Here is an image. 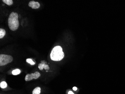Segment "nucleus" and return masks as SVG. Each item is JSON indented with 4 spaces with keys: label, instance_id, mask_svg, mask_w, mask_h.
Wrapping results in <instances>:
<instances>
[{
    "label": "nucleus",
    "instance_id": "9",
    "mask_svg": "<svg viewBox=\"0 0 125 94\" xmlns=\"http://www.w3.org/2000/svg\"><path fill=\"white\" fill-rule=\"evenodd\" d=\"M4 3L6 4V5H12L13 2L12 0H2Z\"/></svg>",
    "mask_w": 125,
    "mask_h": 94
},
{
    "label": "nucleus",
    "instance_id": "1",
    "mask_svg": "<svg viewBox=\"0 0 125 94\" xmlns=\"http://www.w3.org/2000/svg\"><path fill=\"white\" fill-rule=\"evenodd\" d=\"M18 15L17 13L12 12L8 18V25L11 31H15L18 29L19 26Z\"/></svg>",
    "mask_w": 125,
    "mask_h": 94
},
{
    "label": "nucleus",
    "instance_id": "14",
    "mask_svg": "<svg viewBox=\"0 0 125 94\" xmlns=\"http://www.w3.org/2000/svg\"><path fill=\"white\" fill-rule=\"evenodd\" d=\"M68 94H74V93H73V92L72 91H69V93H68Z\"/></svg>",
    "mask_w": 125,
    "mask_h": 94
},
{
    "label": "nucleus",
    "instance_id": "2",
    "mask_svg": "<svg viewBox=\"0 0 125 94\" xmlns=\"http://www.w3.org/2000/svg\"><path fill=\"white\" fill-rule=\"evenodd\" d=\"M64 56L62 48L59 46L54 48L50 54V58L51 60L54 61H61L63 58Z\"/></svg>",
    "mask_w": 125,
    "mask_h": 94
},
{
    "label": "nucleus",
    "instance_id": "4",
    "mask_svg": "<svg viewBox=\"0 0 125 94\" xmlns=\"http://www.w3.org/2000/svg\"><path fill=\"white\" fill-rule=\"evenodd\" d=\"M41 76V74L38 72H36L34 73H31V74H28L25 76V80L26 81H30L33 80V79H37L39 78Z\"/></svg>",
    "mask_w": 125,
    "mask_h": 94
},
{
    "label": "nucleus",
    "instance_id": "8",
    "mask_svg": "<svg viewBox=\"0 0 125 94\" xmlns=\"http://www.w3.org/2000/svg\"><path fill=\"white\" fill-rule=\"evenodd\" d=\"M6 34V31L3 29H0V38H3Z\"/></svg>",
    "mask_w": 125,
    "mask_h": 94
},
{
    "label": "nucleus",
    "instance_id": "11",
    "mask_svg": "<svg viewBox=\"0 0 125 94\" xmlns=\"http://www.w3.org/2000/svg\"><path fill=\"white\" fill-rule=\"evenodd\" d=\"M7 86V84L5 81L2 82L0 84V87L2 89H5Z\"/></svg>",
    "mask_w": 125,
    "mask_h": 94
},
{
    "label": "nucleus",
    "instance_id": "5",
    "mask_svg": "<svg viewBox=\"0 0 125 94\" xmlns=\"http://www.w3.org/2000/svg\"><path fill=\"white\" fill-rule=\"evenodd\" d=\"M30 7H31L32 9H36L40 7V5L38 2H35L34 1H31L29 2L28 4Z\"/></svg>",
    "mask_w": 125,
    "mask_h": 94
},
{
    "label": "nucleus",
    "instance_id": "13",
    "mask_svg": "<svg viewBox=\"0 0 125 94\" xmlns=\"http://www.w3.org/2000/svg\"><path fill=\"white\" fill-rule=\"evenodd\" d=\"M73 90L74 91H76L77 90V88L76 87H74L73 88Z\"/></svg>",
    "mask_w": 125,
    "mask_h": 94
},
{
    "label": "nucleus",
    "instance_id": "10",
    "mask_svg": "<svg viewBox=\"0 0 125 94\" xmlns=\"http://www.w3.org/2000/svg\"><path fill=\"white\" fill-rule=\"evenodd\" d=\"M21 72V71L19 69H16L14 70L12 72V74L14 75H18L20 74Z\"/></svg>",
    "mask_w": 125,
    "mask_h": 94
},
{
    "label": "nucleus",
    "instance_id": "7",
    "mask_svg": "<svg viewBox=\"0 0 125 94\" xmlns=\"http://www.w3.org/2000/svg\"><path fill=\"white\" fill-rule=\"evenodd\" d=\"M41 88L39 87H37L33 90L32 92L33 94H40L41 93Z\"/></svg>",
    "mask_w": 125,
    "mask_h": 94
},
{
    "label": "nucleus",
    "instance_id": "12",
    "mask_svg": "<svg viewBox=\"0 0 125 94\" xmlns=\"http://www.w3.org/2000/svg\"><path fill=\"white\" fill-rule=\"evenodd\" d=\"M26 62L29 63V64H30L31 65H34V64H35V63L33 61V60H32V59H26Z\"/></svg>",
    "mask_w": 125,
    "mask_h": 94
},
{
    "label": "nucleus",
    "instance_id": "3",
    "mask_svg": "<svg viewBox=\"0 0 125 94\" xmlns=\"http://www.w3.org/2000/svg\"><path fill=\"white\" fill-rule=\"evenodd\" d=\"M13 61V58L9 55L1 54L0 55V66H4L11 63Z\"/></svg>",
    "mask_w": 125,
    "mask_h": 94
},
{
    "label": "nucleus",
    "instance_id": "6",
    "mask_svg": "<svg viewBox=\"0 0 125 94\" xmlns=\"http://www.w3.org/2000/svg\"><path fill=\"white\" fill-rule=\"evenodd\" d=\"M38 68L40 70H42L43 69H44L46 70H49L50 69L49 66L48 65L44 63L42 64V63H40L39 64L38 66Z\"/></svg>",
    "mask_w": 125,
    "mask_h": 94
}]
</instances>
